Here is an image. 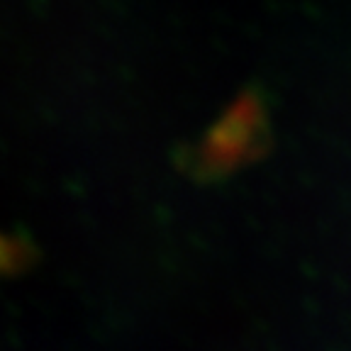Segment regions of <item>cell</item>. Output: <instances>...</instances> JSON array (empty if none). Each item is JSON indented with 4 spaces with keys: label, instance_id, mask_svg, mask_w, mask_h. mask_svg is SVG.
Here are the masks:
<instances>
[{
    "label": "cell",
    "instance_id": "cell-1",
    "mask_svg": "<svg viewBox=\"0 0 351 351\" xmlns=\"http://www.w3.org/2000/svg\"><path fill=\"white\" fill-rule=\"evenodd\" d=\"M29 252L20 239L10 234H0V276L17 274L25 266Z\"/></svg>",
    "mask_w": 351,
    "mask_h": 351
}]
</instances>
